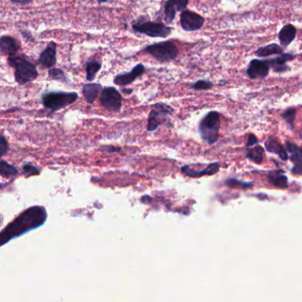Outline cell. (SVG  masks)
I'll return each instance as SVG.
<instances>
[{
	"mask_svg": "<svg viewBox=\"0 0 302 302\" xmlns=\"http://www.w3.org/2000/svg\"><path fill=\"white\" fill-rule=\"evenodd\" d=\"M47 215L46 209L39 206L25 210L2 231L1 245L3 246L12 238L42 225L47 220Z\"/></svg>",
	"mask_w": 302,
	"mask_h": 302,
	"instance_id": "1",
	"label": "cell"
},
{
	"mask_svg": "<svg viewBox=\"0 0 302 302\" xmlns=\"http://www.w3.org/2000/svg\"><path fill=\"white\" fill-rule=\"evenodd\" d=\"M8 64L15 68V78L19 85H25L36 80L38 72L35 64L20 55L8 57Z\"/></svg>",
	"mask_w": 302,
	"mask_h": 302,
	"instance_id": "2",
	"label": "cell"
},
{
	"mask_svg": "<svg viewBox=\"0 0 302 302\" xmlns=\"http://www.w3.org/2000/svg\"><path fill=\"white\" fill-rule=\"evenodd\" d=\"M220 127V113L215 111L207 113L199 124V132L201 139L208 144H214L219 139Z\"/></svg>",
	"mask_w": 302,
	"mask_h": 302,
	"instance_id": "3",
	"label": "cell"
},
{
	"mask_svg": "<svg viewBox=\"0 0 302 302\" xmlns=\"http://www.w3.org/2000/svg\"><path fill=\"white\" fill-rule=\"evenodd\" d=\"M78 94L76 92H51L42 96V103L45 108L51 110L52 113L67 108L72 103L77 101Z\"/></svg>",
	"mask_w": 302,
	"mask_h": 302,
	"instance_id": "4",
	"label": "cell"
},
{
	"mask_svg": "<svg viewBox=\"0 0 302 302\" xmlns=\"http://www.w3.org/2000/svg\"><path fill=\"white\" fill-rule=\"evenodd\" d=\"M174 113V108L165 103L154 104L151 109L147 121V131L153 132L169 122V116Z\"/></svg>",
	"mask_w": 302,
	"mask_h": 302,
	"instance_id": "5",
	"label": "cell"
},
{
	"mask_svg": "<svg viewBox=\"0 0 302 302\" xmlns=\"http://www.w3.org/2000/svg\"><path fill=\"white\" fill-rule=\"evenodd\" d=\"M144 51L160 62L173 61L178 55V49L173 41H164L151 45L144 48Z\"/></svg>",
	"mask_w": 302,
	"mask_h": 302,
	"instance_id": "6",
	"label": "cell"
},
{
	"mask_svg": "<svg viewBox=\"0 0 302 302\" xmlns=\"http://www.w3.org/2000/svg\"><path fill=\"white\" fill-rule=\"evenodd\" d=\"M132 29L135 32L150 37L165 38L172 33L171 28L165 25L163 23L154 21H142L133 23Z\"/></svg>",
	"mask_w": 302,
	"mask_h": 302,
	"instance_id": "7",
	"label": "cell"
},
{
	"mask_svg": "<svg viewBox=\"0 0 302 302\" xmlns=\"http://www.w3.org/2000/svg\"><path fill=\"white\" fill-rule=\"evenodd\" d=\"M99 101L103 108L112 113L119 112L123 106L122 95L114 87L104 88L99 96Z\"/></svg>",
	"mask_w": 302,
	"mask_h": 302,
	"instance_id": "8",
	"label": "cell"
},
{
	"mask_svg": "<svg viewBox=\"0 0 302 302\" xmlns=\"http://www.w3.org/2000/svg\"><path fill=\"white\" fill-rule=\"evenodd\" d=\"M205 19L197 13L185 10L180 15V24L185 31H196L201 29L204 25Z\"/></svg>",
	"mask_w": 302,
	"mask_h": 302,
	"instance_id": "9",
	"label": "cell"
},
{
	"mask_svg": "<svg viewBox=\"0 0 302 302\" xmlns=\"http://www.w3.org/2000/svg\"><path fill=\"white\" fill-rule=\"evenodd\" d=\"M270 64L269 60H252L247 67V75L251 79H262L269 75Z\"/></svg>",
	"mask_w": 302,
	"mask_h": 302,
	"instance_id": "10",
	"label": "cell"
},
{
	"mask_svg": "<svg viewBox=\"0 0 302 302\" xmlns=\"http://www.w3.org/2000/svg\"><path fill=\"white\" fill-rule=\"evenodd\" d=\"M145 72V67L142 63H139L136 67L132 68L129 73H123L119 74L113 78V82L119 86H127L136 81L139 77H142Z\"/></svg>",
	"mask_w": 302,
	"mask_h": 302,
	"instance_id": "11",
	"label": "cell"
},
{
	"mask_svg": "<svg viewBox=\"0 0 302 302\" xmlns=\"http://www.w3.org/2000/svg\"><path fill=\"white\" fill-rule=\"evenodd\" d=\"M188 4H189L188 1H183V0L167 1L164 5V21H166L168 24L172 23L175 18L176 13L184 12Z\"/></svg>",
	"mask_w": 302,
	"mask_h": 302,
	"instance_id": "12",
	"label": "cell"
},
{
	"mask_svg": "<svg viewBox=\"0 0 302 302\" xmlns=\"http://www.w3.org/2000/svg\"><path fill=\"white\" fill-rule=\"evenodd\" d=\"M219 169H220V164L218 162H213V163L207 165L205 169H195L191 168L189 165H185L181 168V172L185 175L189 176V177L198 178V177L203 176V175H215V173H217L219 171Z\"/></svg>",
	"mask_w": 302,
	"mask_h": 302,
	"instance_id": "13",
	"label": "cell"
},
{
	"mask_svg": "<svg viewBox=\"0 0 302 302\" xmlns=\"http://www.w3.org/2000/svg\"><path fill=\"white\" fill-rule=\"evenodd\" d=\"M37 62L46 68H52L57 62L56 43L51 42L40 53Z\"/></svg>",
	"mask_w": 302,
	"mask_h": 302,
	"instance_id": "14",
	"label": "cell"
},
{
	"mask_svg": "<svg viewBox=\"0 0 302 302\" xmlns=\"http://www.w3.org/2000/svg\"><path fill=\"white\" fill-rule=\"evenodd\" d=\"M20 49V46L14 37L10 36H2L0 38L1 52L9 57L16 56Z\"/></svg>",
	"mask_w": 302,
	"mask_h": 302,
	"instance_id": "15",
	"label": "cell"
},
{
	"mask_svg": "<svg viewBox=\"0 0 302 302\" xmlns=\"http://www.w3.org/2000/svg\"><path fill=\"white\" fill-rule=\"evenodd\" d=\"M103 91L102 85L100 83L92 82L86 83L82 86V92L83 97H85L86 101L90 104H93L96 99L99 93Z\"/></svg>",
	"mask_w": 302,
	"mask_h": 302,
	"instance_id": "16",
	"label": "cell"
},
{
	"mask_svg": "<svg viewBox=\"0 0 302 302\" xmlns=\"http://www.w3.org/2000/svg\"><path fill=\"white\" fill-rule=\"evenodd\" d=\"M265 147L269 153L277 154L283 160L288 159V154L286 150L277 141V139L269 138L265 142Z\"/></svg>",
	"mask_w": 302,
	"mask_h": 302,
	"instance_id": "17",
	"label": "cell"
},
{
	"mask_svg": "<svg viewBox=\"0 0 302 302\" xmlns=\"http://www.w3.org/2000/svg\"><path fill=\"white\" fill-rule=\"evenodd\" d=\"M293 58L294 56L292 54L283 53L280 56L269 60V62L270 64V67L274 69V71L279 73V72L286 71L287 69H289V67L286 65L287 62L291 61Z\"/></svg>",
	"mask_w": 302,
	"mask_h": 302,
	"instance_id": "18",
	"label": "cell"
},
{
	"mask_svg": "<svg viewBox=\"0 0 302 302\" xmlns=\"http://www.w3.org/2000/svg\"><path fill=\"white\" fill-rule=\"evenodd\" d=\"M296 32H297L296 28L292 24L284 26L278 35V38L282 46L284 47L289 46L294 40L295 36H296Z\"/></svg>",
	"mask_w": 302,
	"mask_h": 302,
	"instance_id": "19",
	"label": "cell"
},
{
	"mask_svg": "<svg viewBox=\"0 0 302 302\" xmlns=\"http://www.w3.org/2000/svg\"><path fill=\"white\" fill-rule=\"evenodd\" d=\"M268 178L272 185L278 188H286L288 186V179L282 169L273 170L268 173Z\"/></svg>",
	"mask_w": 302,
	"mask_h": 302,
	"instance_id": "20",
	"label": "cell"
},
{
	"mask_svg": "<svg viewBox=\"0 0 302 302\" xmlns=\"http://www.w3.org/2000/svg\"><path fill=\"white\" fill-rule=\"evenodd\" d=\"M255 54L259 57H269L277 54H283V48L277 44H270L266 47L259 48L255 51Z\"/></svg>",
	"mask_w": 302,
	"mask_h": 302,
	"instance_id": "21",
	"label": "cell"
},
{
	"mask_svg": "<svg viewBox=\"0 0 302 302\" xmlns=\"http://www.w3.org/2000/svg\"><path fill=\"white\" fill-rule=\"evenodd\" d=\"M246 157L254 163H261L264 159V149L260 145L246 148Z\"/></svg>",
	"mask_w": 302,
	"mask_h": 302,
	"instance_id": "22",
	"label": "cell"
},
{
	"mask_svg": "<svg viewBox=\"0 0 302 302\" xmlns=\"http://www.w3.org/2000/svg\"><path fill=\"white\" fill-rule=\"evenodd\" d=\"M102 64L101 62L97 61H91L86 62L85 64V71H86V79L88 81L92 82L97 76L98 71L101 69Z\"/></svg>",
	"mask_w": 302,
	"mask_h": 302,
	"instance_id": "23",
	"label": "cell"
},
{
	"mask_svg": "<svg viewBox=\"0 0 302 302\" xmlns=\"http://www.w3.org/2000/svg\"><path fill=\"white\" fill-rule=\"evenodd\" d=\"M48 77L51 80H54V81L62 82V83H68L69 82V79L67 77V73L61 68L49 69Z\"/></svg>",
	"mask_w": 302,
	"mask_h": 302,
	"instance_id": "24",
	"label": "cell"
},
{
	"mask_svg": "<svg viewBox=\"0 0 302 302\" xmlns=\"http://www.w3.org/2000/svg\"><path fill=\"white\" fill-rule=\"evenodd\" d=\"M0 175L4 177L16 176V175H18V169L14 165H11L4 159H1V161H0Z\"/></svg>",
	"mask_w": 302,
	"mask_h": 302,
	"instance_id": "25",
	"label": "cell"
},
{
	"mask_svg": "<svg viewBox=\"0 0 302 302\" xmlns=\"http://www.w3.org/2000/svg\"><path fill=\"white\" fill-rule=\"evenodd\" d=\"M295 116H296L295 108H289L286 112L282 113V118L286 122L287 125H289V127L291 128H293Z\"/></svg>",
	"mask_w": 302,
	"mask_h": 302,
	"instance_id": "26",
	"label": "cell"
},
{
	"mask_svg": "<svg viewBox=\"0 0 302 302\" xmlns=\"http://www.w3.org/2000/svg\"><path fill=\"white\" fill-rule=\"evenodd\" d=\"M226 185L230 187H234V188H242V189H246L248 187H250L253 185V183L250 182H244L240 180L235 179V178H231L226 181Z\"/></svg>",
	"mask_w": 302,
	"mask_h": 302,
	"instance_id": "27",
	"label": "cell"
},
{
	"mask_svg": "<svg viewBox=\"0 0 302 302\" xmlns=\"http://www.w3.org/2000/svg\"><path fill=\"white\" fill-rule=\"evenodd\" d=\"M22 172L27 177L31 175H37L41 173V169L31 163H27L22 167Z\"/></svg>",
	"mask_w": 302,
	"mask_h": 302,
	"instance_id": "28",
	"label": "cell"
},
{
	"mask_svg": "<svg viewBox=\"0 0 302 302\" xmlns=\"http://www.w3.org/2000/svg\"><path fill=\"white\" fill-rule=\"evenodd\" d=\"M213 87V83L207 80H199L192 84V88L196 91H207Z\"/></svg>",
	"mask_w": 302,
	"mask_h": 302,
	"instance_id": "29",
	"label": "cell"
},
{
	"mask_svg": "<svg viewBox=\"0 0 302 302\" xmlns=\"http://www.w3.org/2000/svg\"><path fill=\"white\" fill-rule=\"evenodd\" d=\"M9 152V143L5 137L2 135L0 139V156L4 157Z\"/></svg>",
	"mask_w": 302,
	"mask_h": 302,
	"instance_id": "30",
	"label": "cell"
},
{
	"mask_svg": "<svg viewBox=\"0 0 302 302\" xmlns=\"http://www.w3.org/2000/svg\"><path fill=\"white\" fill-rule=\"evenodd\" d=\"M257 143H258V139H257V138H256L254 134H250V135L248 136V139H247L246 148L254 147V146H255Z\"/></svg>",
	"mask_w": 302,
	"mask_h": 302,
	"instance_id": "31",
	"label": "cell"
},
{
	"mask_svg": "<svg viewBox=\"0 0 302 302\" xmlns=\"http://www.w3.org/2000/svg\"><path fill=\"white\" fill-rule=\"evenodd\" d=\"M292 173L295 175H302V160L294 164L292 168Z\"/></svg>",
	"mask_w": 302,
	"mask_h": 302,
	"instance_id": "32",
	"label": "cell"
},
{
	"mask_svg": "<svg viewBox=\"0 0 302 302\" xmlns=\"http://www.w3.org/2000/svg\"><path fill=\"white\" fill-rule=\"evenodd\" d=\"M298 148H299V146H298L297 144L292 143L290 141H287L286 143V152L290 153L291 154L292 153H294Z\"/></svg>",
	"mask_w": 302,
	"mask_h": 302,
	"instance_id": "33",
	"label": "cell"
},
{
	"mask_svg": "<svg viewBox=\"0 0 302 302\" xmlns=\"http://www.w3.org/2000/svg\"><path fill=\"white\" fill-rule=\"evenodd\" d=\"M101 150H102V151H105V152H108V153H111V154L121 152V148H120V147H115V146H113V145H106V146H103V147H101Z\"/></svg>",
	"mask_w": 302,
	"mask_h": 302,
	"instance_id": "34",
	"label": "cell"
},
{
	"mask_svg": "<svg viewBox=\"0 0 302 302\" xmlns=\"http://www.w3.org/2000/svg\"><path fill=\"white\" fill-rule=\"evenodd\" d=\"M13 4H16V5H29L30 3H31V1H11Z\"/></svg>",
	"mask_w": 302,
	"mask_h": 302,
	"instance_id": "35",
	"label": "cell"
},
{
	"mask_svg": "<svg viewBox=\"0 0 302 302\" xmlns=\"http://www.w3.org/2000/svg\"><path fill=\"white\" fill-rule=\"evenodd\" d=\"M122 92H123V93H126V94H130V93H132V92H133V90H132V89H130V90H125V89H123V90H122Z\"/></svg>",
	"mask_w": 302,
	"mask_h": 302,
	"instance_id": "36",
	"label": "cell"
}]
</instances>
